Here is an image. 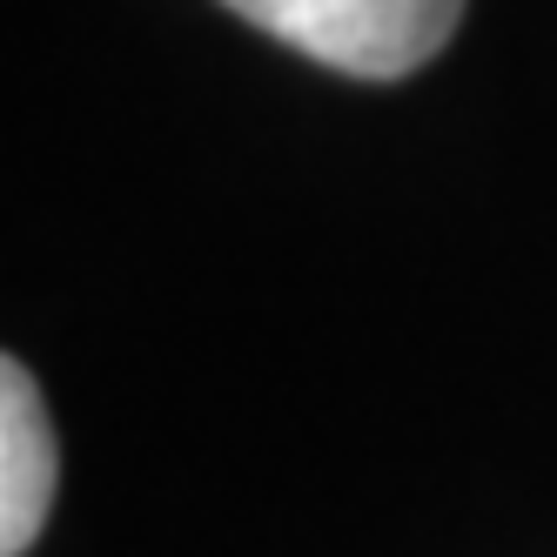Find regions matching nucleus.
Masks as SVG:
<instances>
[{"instance_id":"f257e3e1","label":"nucleus","mask_w":557,"mask_h":557,"mask_svg":"<svg viewBox=\"0 0 557 557\" xmlns=\"http://www.w3.org/2000/svg\"><path fill=\"white\" fill-rule=\"evenodd\" d=\"M228 14L336 74L396 82L457 34L463 0H222Z\"/></svg>"},{"instance_id":"f03ea898","label":"nucleus","mask_w":557,"mask_h":557,"mask_svg":"<svg viewBox=\"0 0 557 557\" xmlns=\"http://www.w3.org/2000/svg\"><path fill=\"white\" fill-rule=\"evenodd\" d=\"M61 484L54 457V423L34 383L14 356L0 363V557H27L41 537Z\"/></svg>"}]
</instances>
